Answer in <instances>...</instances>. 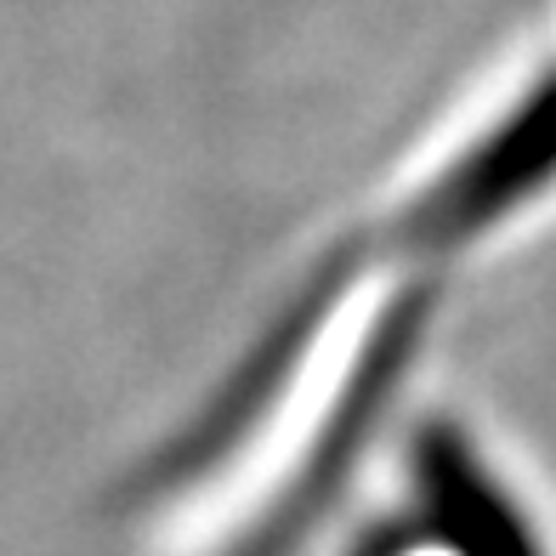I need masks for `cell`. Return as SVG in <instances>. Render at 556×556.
I'll use <instances>...</instances> for the list:
<instances>
[{
	"label": "cell",
	"mask_w": 556,
	"mask_h": 556,
	"mask_svg": "<svg viewBox=\"0 0 556 556\" xmlns=\"http://www.w3.org/2000/svg\"><path fill=\"white\" fill-rule=\"evenodd\" d=\"M364 556H545L511 477L454 420L420 426L409 454V505Z\"/></svg>",
	"instance_id": "cell-2"
},
{
	"label": "cell",
	"mask_w": 556,
	"mask_h": 556,
	"mask_svg": "<svg viewBox=\"0 0 556 556\" xmlns=\"http://www.w3.org/2000/svg\"><path fill=\"white\" fill-rule=\"evenodd\" d=\"M466 239L403 182L330 250L267 346L148 477L160 511L211 517L188 556H290L392 403L403 352Z\"/></svg>",
	"instance_id": "cell-1"
}]
</instances>
